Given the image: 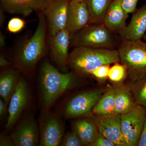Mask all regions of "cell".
<instances>
[{
	"mask_svg": "<svg viewBox=\"0 0 146 146\" xmlns=\"http://www.w3.org/2000/svg\"><path fill=\"white\" fill-rule=\"evenodd\" d=\"M0 146H14L15 144L10 136L1 134L0 136Z\"/></svg>",
	"mask_w": 146,
	"mask_h": 146,
	"instance_id": "f546056e",
	"label": "cell"
},
{
	"mask_svg": "<svg viewBox=\"0 0 146 146\" xmlns=\"http://www.w3.org/2000/svg\"><path fill=\"white\" fill-rule=\"evenodd\" d=\"M138 1L139 0H121L122 5L127 13H132L137 9Z\"/></svg>",
	"mask_w": 146,
	"mask_h": 146,
	"instance_id": "f1b7e54d",
	"label": "cell"
},
{
	"mask_svg": "<svg viewBox=\"0 0 146 146\" xmlns=\"http://www.w3.org/2000/svg\"><path fill=\"white\" fill-rule=\"evenodd\" d=\"M26 23L23 19L13 18L9 21L7 29L11 33H16L22 31L25 26Z\"/></svg>",
	"mask_w": 146,
	"mask_h": 146,
	"instance_id": "484cf974",
	"label": "cell"
},
{
	"mask_svg": "<svg viewBox=\"0 0 146 146\" xmlns=\"http://www.w3.org/2000/svg\"><path fill=\"white\" fill-rule=\"evenodd\" d=\"M131 89L137 104L146 109V78L132 83Z\"/></svg>",
	"mask_w": 146,
	"mask_h": 146,
	"instance_id": "603a6c76",
	"label": "cell"
},
{
	"mask_svg": "<svg viewBox=\"0 0 146 146\" xmlns=\"http://www.w3.org/2000/svg\"><path fill=\"white\" fill-rule=\"evenodd\" d=\"M138 146H146V114L143 127L138 143Z\"/></svg>",
	"mask_w": 146,
	"mask_h": 146,
	"instance_id": "4dcf8cb0",
	"label": "cell"
},
{
	"mask_svg": "<svg viewBox=\"0 0 146 146\" xmlns=\"http://www.w3.org/2000/svg\"><path fill=\"white\" fill-rule=\"evenodd\" d=\"M90 146H117L115 143L100 133Z\"/></svg>",
	"mask_w": 146,
	"mask_h": 146,
	"instance_id": "83f0119b",
	"label": "cell"
},
{
	"mask_svg": "<svg viewBox=\"0 0 146 146\" xmlns=\"http://www.w3.org/2000/svg\"><path fill=\"white\" fill-rule=\"evenodd\" d=\"M117 50L132 83L146 78V42L121 40Z\"/></svg>",
	"mask_w": 146,
	"mask_h": 146,
	"instance_id": "277c9868",
	"label": "cell"
},
{
	"mask_svg": "<svg viewBox=\"0 0 146 146\" xmlns=\"http://www.w3.org/2000/svg\"><path fill=\"white\" fill-rule=\"evenodd\" d=\"M8 104L6 103L5 102L2 98L0 99V117L1 118L4 117L5 115L8 112V108L7 106Z\"/></svg>",
	"mask_w": 146,
	"mask_h": 146,
	"instance_id": "1f68e13d",
	"label": "cell"
},
{
	"mask_svg": "<svg viewBox=\"0 0 146 146\" xmlns=\"http://www.w3.org/2000/svg\"><path fill=\"white\" fill-rule=\"evenodd\" d=\"M91 118L99 133L117 146H128L121 129V115L115 114L102 117L92 116Z\"/></svg>",
	"mask_w": 146,
	"mask_h": 146,
	"instance_id": "7c38bea8",
	"label": "cell"
},
{
	"mask_svg": "<svg viewBox=\"0 0 146 146\" xmlns=\"http://www.w3.org/2000/svg\"><path fill=\"white\" fill-rule=\"evenodd\" d=\"M18 70L8 69L1 73L0 76V96L7 104H9L11 98L18 86L20 76Z\"/></svg>",
	"mask_w": 146,
	"mask_h": 146,
	"instance_id": "ffe728a7",
	"label": "cell"
},
{
	"mask_svg": "<svg viewBox=\"0 0 146 146\" xmlns=\"http://www.w3.org/2000/svg\"><path fill=\"white\" fill-rule=\"evenodd\" d=\"M110 68V65H102L93 71L91 72V75L93 76L98 79H105L108 78Z\"/></svg>",
	"mask_w": 146,
	"mask_h": 146,
	"instance_id": "4316f807",
	"label": "cell"
},
{
	"mask_svg": "<svg viewBox=\"0 0 146 146\" xmlns=\"http://www.w3.org/2000/svg\"><path fill=\"white\" fill-rule=\"evenodd\" d=\"M120 62L117 50L74 48L69 54L68 66L73 72L78 75H91L95 69L104 65Z\"/></svg>",
	"mask_w": 146,
	"mask_h": 146,
	"instance_id": "7a4b0ae2",
	"label": "cell"
},
{
	"mask_svg": "<svg viewBox=\"0 0 146 146\" xmlns=\"http://www.w3.org/2000/svg\"><path fill=\"white\" fill-rule=\"evenodd\" d=\"M143 39L144 41H145V42H146V32L145 34V36H144L143 38Z\"/></svg>",
	"mask_w": 146,
	"mask_h": 146,
	"instance_id": "8d00e7d4",
	"label": "cell"
},
{
	"mask_svg": "<svg viewBox=\"0 0 146 146\" xmlns=\"http://www.w3.org/2000/svg\"><path fill=\"white\" fill-rule=\"evenodd\" d=\"M10 136L16 146L39 145V127L32 114H24L13 127Z\"/></svg>",
	"mask_w": 146,
	"mask_h": 146,
	"instance_id": "30bf717a",
	"label": "cell"
},
{
	"mask_svg": "<svg viewBox=\"0 0 146 146\" xmlns=\"http://www.w3.org/2000/svg\"><path fill=\"white\" fill-rule=\"evenodd\" d=\"M84 0H69L70 2H76L81 1Z\"/></svg>",
	"mask_w": 146,
	"mask_h": 146,
	"instance_id": "d590c367",
	"label": "cell"
},
{
	"mask_svg": "<svg viewBox=\"0 0 146 146\" xmlns=\"http://www.w3.org/2000/svg\"><path fill=\"white\" fill-rule=\"evenodd\" d=\"M71 35L65 29L51 36V52L53 59L56 65L65 72L68 66L69 45L71 42Z\"/></svg>",
	"mask_w": 146,
	"mask_h": 146,
	"instance_id": "5bb4252c",
	"label": "cell"
},
{
	"mask_svg": "<svg viewBox=\"0 0 146 146\" xmlns=\"http://www.w3.org/2000/svg\"><path fill=\"white\" fill-rule=\"evenodd\" d=\"M73 72L63 73L48 61L42 64L39 75V96L42 109L50 110L56 101L75 85Z\"/></svg>",
	"mask_w": 146,
	"mask_h": 146,
	"instance_id": "6da1fadb",
	"label": "cell"
},
{
	"mask_svg": "<svg viewBox=\"0 0 146 146\" xmlns=\"http://www.w3.org/2000/svg\"><path fill=\"white\" fill-rule=\"evenodd\" d=\"M91 15V23H103L105 14L113 0H84Z\"/></svg>",
	"mask_w": 146,
	"mask_h": 146,
	"instance_id": "7402d4cb",
	"label": "cell"
},
{
	"mask_svg": "<svg viewBox=\"0 0 146 146\" xmlns=\"http://www.w3.org/2000/svg\"><path fill=\"white\" fill-rule=\"evenodd\" d=\"M121 39L119 36L109 30L103 23H91L71 35L74 48L116 49Z\"/></svg>",
	"mask_w": 146,
	"mask_h": 146,
	"instance_id": "5b68a950",
	"label": "cell"
},
{
	"mask_svg": "<svg viewBox=\"0 0 146 146\" xmlns=\"http://www.w3.org/2000/svg\"><path fill=\"white\" fill-rule=\"evenodd\" d=\"M91 23V15L85 1L70 2L66 28L71 35Z\"/></svg>",
	"mask_w": 146,
	"mask_h": 146,
	"instance_id": "4fadbf2b",
	"label": "cell"
},
{
	"mask_svg": "<svg viewBox=\"0 0 146 146\" xmlns=\"http://www.w3.org/2000/svg\"><path fill=\"white\" fill-rule=\"evenodd\" d=\"M115 90V112L122 115L133 110L137 104L131 89L127 86L117 84Z\"/></svg>",
	"mask_w": 146,
	"mask_h": 146,
	"instance_id": "d6986e66",
	"label": "cell"
},
{
	"mask_svg": "<svg viewBox=\"0 0 146 146\" xmlns=\"http://www.w3.org/2000/svg\"><path fill=\"white\" fill-rule=\"evenodd\" d=\"M73 124V130L78 134L83 146H90L99 132L92 118L81 117Z\"/></svg>",
	"mask_w": 146,
	"mask_h": 146,
	"instance_id": "ac0fdd59",
	"label": "cell"
},
{
	"mask_svg": "<svg viewBox=\"0 0 146 146\" xmlns=\"http://www.w3.org/2000/svg\"><path fill=\"white\" fill-rule=\"evenodd\" d=\"M146 32V4L132 13L130 22L119 35L121 40H142Z\"/></svg>",
	"mask_w": 146,
	"mask_h": 146,
	"instance_id": "2e32d148",
	"label": "cell"
},
{
	"mask_svg": "<svg viewBox=\"0 0 146 146\" xmlns=\"http://www.w3.org/2000/svg\"><path fill=\"white\" fill-rule=\"evenodd\" d=\"M46 24L43 15L40 14L36 30L16 54L14 63L17 70L27 77L31 76L35 68L46 53Z\"/></svg>",
	"mask_w": 146,
	"mask_h": 146,
	"instance_id": "3957f363",
	"label": "cell"
},
{
	"mask_svg": "<svg viewBox=\"0 0 146 146\" xmlns=\"http://www.w3.org/2000/svg\"><path fill=\"white\" fill-rule=\"evenodd\" d=\"M5 45V37L2 33L1 32L0 33V46L3 48Z\"/></svg>",
	"mask_w": 146,
	"mask_h": 146,
	"instance_id": "836d02e7",
	"label": "cell"
},
{
	"mask_svg": "<svg viewBox=\"0 0 146 146\" xmlns=\"http://www.w3.org/2000/svg\"><path fill=\"white\" fill-rule=\"evenodd\" d=\"M5 16L3 13V10L1 8V11H0V25L1 26H2L3 25L4 23L5 20Z\"/></svg>",
	"mask_w": 146,
	"mask_h": 146,
	"instance_id": "e575fe53",
	"label": "cell"
},
{
	"mask_svg": "<svg viewBox=\"0 0 146 146\" xmlns=\"http://www.w3.org/2000/svg\"><path fill=\"white\" fill-rule=\"evenodd\" d=\"M3 10L24 16H28L35 11H44L48 0H0Z\"/></svg>",
	"mask_w": 146,
	"mask_h": 146,
	"instance_id": "e0dca14e",
	"label": "cell"
},
{
	"mask_svg": "<svg viewBox=\"0 0 146 146\" xmlns=\"http://www.w3.org/2000/svg\"><path fill=\"white\" fill-rule=\"evenodd\" d=\"M146 114L145 108L137 104L132 110L121 115V129L128 146H138Z\"/></svg>",
	"mask_w": 146,
	"mask_h": 146,
	"instance_id": "ba28073f",
	"label": "cell"
},
{
	"mask_svg": "<svg viewBox=\"0 0 146 146\" xmlns=\"http://www.w3.org/2000/svg\"><path fill=\"white\" fill-rule=\"evenodd\" d=\"M129 14L123 8L121 0H113L105 14L103 23L110 31L119 35L126 27Z\"/></svg>",
	"mask_w": 146,
	"mask_h": 146,
	"instance_id": "9a60e30c",
	"label": "cell"
},
{
	"mask_svg": "<svg viewBox=\"0 0 146 146\" xmlns=\"http://www.w3.org/2000/svg\"><path fill=\"white\" fill-rule=\"evenodd\" d=\"M127 76L126 68L120 62L114 63L110 68L108 78L112 82L118 83L121 82Z\"/></svg>",
	"mask_w": 146,
	"mask_h": 146,
	"instance_id": "cb8c5ba5",
	"label": "cell"
},
{
	"mask_svg": "<svg viewBox=\"0 0 146 146\" xmlns=\"http://www.w3.org/2000/svg\"><path fill=\"white\" fill-rule=\"evenodd\" d=\"M10 63L8 60L4 56L1 55L0 56V66L1 67H6L9 65Z\"/></svg>",
	"mask_w": 146,
	"mask_h": 146,
	"instance_id": "d6a6232c",
	"label": "cell"
},
{
	"mask_svg": "<svg viewBox=\"0 0 146 146\" xmlns=\"http://www.w3.org/2000/svg\"><path fill=\"white\" fill-rule=\"evenodd\" d=\"M31 100L29 87L27 80L21 77L18 86L8 104V117L5 129L11 130L16 125L28 107Z\"/></svg>",
	"mask_w": 146,
	"mask_h": 146,
	"instance_id": "9c48e42d",
	"label": "cell"
},
{
	"mask_svg": "<svg viewBox=\"0 0 146 146\" xmlns=\"http://www.w3.org/2000/svg\"><path fill=\"white\" fill-rule=\"evenodd\" d=\"M60 146H82L83 145L78 134L72 129L71 131L64 134L60 142Z\"/></svg>",
	"mask_w": 146,
	"mask_h": 146,
	"instance_id": "d4e9b609",
	"label": "cell"
},
{
	"mask_svg": "<svg viewBox=\"0 0 146 146\" xmlns=\"http://www.w3.org/2000/svg\"><path fill=\"white\" fill-rule=\"evenodd\" d=\"M104 93L101 89H92L76 95L65 104L63 116L67 119L92 117L93 108Z\"/></svg>",
	"mask_w": 146,
	"mask_h": 146,
	"instance_id": "8992f818",
	"label": "cell"
},
{
	"mask_svg": "<svg viewBox=\"0 0 146 146\" xmlns=\"http://www.w3.org/2000/svg\"><path fill=\"white\" fill-rule=\"evenodd\" d=\"M39 146H60L65 134V127L58 116L50 110L42 109L39 117Z\"/></svg>",
	"mask_w": 146,
	"mask_h": 146,
	"instance_id": "52a82bcc",
	"label": "cell"
},
{
	"mask_svg": "<svg viewBox=\"0 0 146 146\" xmlns=\"http://www.w3.org/2000/svg\"><path fill=\"white\" fill-rule=\"evenodd\" d=\"M115 114V90L112 87L103 94L93 108L92 115L94 117H102Z\"/></svg>",
	"mask_w": 146,
	"mask_h": 146,
	"instance_id": "44dd1931",
	"label": "cell"
},
{
	"mask_svg": "<svg viewBox=\"0 0 146 146\" xmlns=\"http://www.w3.org/2000/svg\"><path fill=\"white\" fill-rule=\"evenodd\" d=\"M69 0H48L44 12L46 15L51 36L66 28Z\"/></svg>",
	"mask_w": 146,
	"mask_h": 146,
	"instance_id": "8fae6325",
	"label": "cell"
}]
</instances>
